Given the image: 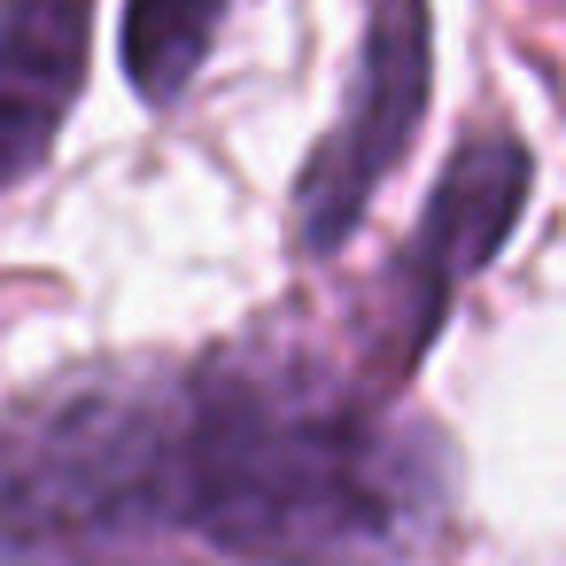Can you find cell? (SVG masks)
Masks as SVG:
<instances>
[{"label": "cell", "mask_w": 566, "mask_h": 566, "mask_svg": "<svg viewBox=\"0 0 566 566\" xmlns=\"http://www.w3.org/2000/svg\"><path fill=\"white\" fill-rule=\"evenodd\" d=\"M442 520L450 442L311 342L94 357L0 396V566H117L148 543L419 566Z\"/></svg>", "instance_id": "1"}, {"label": "cell", "mask_w": 566, "mask_h": 566, "mask_svg": "<svg viewBox=\"0 0 566 566\" xmlns=\"http://www.w3.org/2000/svg\"><path fill=\"white\" fill-rule=\"evenodd\" d=\"M427 102H434V9L427 0H365L342 109L303 156L287 195V249L303 264H326L349 249L373 195L419 148Z\"/></svg>", "instance_id": "2"}, {"label": "cell", "mask_w": 566, "mask_h": 566, "mask_svg": "<svg viewBox=\"0 0 566 566\" xmlns=\"http://www.w3.org/2000/svg\"><path fill=\"white\" fill-rule=\"evenodd\" d=\"M527 187H535V156L527 140L496 117L465 125L419 226L403 233V249L388 256V280H380V311H373V349H365V373H380L388 388H403L419 373V357L434 349V334L450 326L465 280L512 241L520 210H527Z\"/></svg>", "instance_id": "3"}, {"label": "cell", "mask_w": 566, "mask_h": 566, "mask_svg": "<svg viewBox=\"0 0 566 566\" xmlns=\"http://www.w3.org/2000/svg\"><path fill=\"white\" fill-rule=\"evenodd\" d=\"M102 0H0V195L48 171L86 71Z\"/></svg>", "instance_id": "4"}, {"label": "cell", "mask_w": 566, "mask_h": 566, "mask_svg": "<svg viewBox=\"0 0 566 566\" xmlns=\"http://www.w3.org/2000/svg\"><path fill=\"white\" fill-rule=\"evenodd\" d=\"M233 0H125V78L148 109H179L210 71Z\"/></svg>", "instance_id": "5"}]
</instances>
